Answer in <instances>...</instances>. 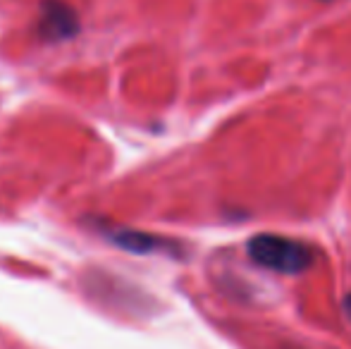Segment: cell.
I'll return each mask as SVG.
<instances>
[{"label": "cell", "mask_w": 351, "mask_h": 349, "mask_svg": "<svg viewBox=\"0 0 351 349\" xmlns=\"http://www.w3.org/2000/svg\"><path fill=\"white\" fill-rule=\"evenodd\" d=\"M246 249L254 263L282 275L306 273L315 263V252L311 244L282 234H256Z\"/></svg>", "instance_id": "cell-1"}, {"label": "cell", "mask_w": 351, "mask_h": 349, "mask_svg": "<svg viewBox=\"0 0 351 349\" xmlns=\"http://www.w3.org/2000/svg\"><path fill=\"white\" fill-rule=\"evenodd\" d=\"M108 239L112 244H117L120 249L132 254H156V252H165V254H177L180 247L170 239H162L158 234H148L139 232V230H127V228H108L106 230Z\"/></svg>", "instance_id": "cell-2"}, {"label": "cell", "mask_w": 351, "mask_h": 349, "mask_svg": "<svg viewBox=\"0 0 351 349\" xmlns=\"http://www.w3.org/2000/svg\"><path fill=\"white\" fill-rule=\"evenodd\" d=\"M38 32H41L43 38L48 41H62V38H70L77 32V19H74V12L70 8H65L62 3H56L53 0L48 5V10L43 12V19L38 24Z\"/></svg>", "instance_id": "cell-3"}, {"label": "cell", "mask_w": 351, "mask_h": 349, "mask_svg": "<svg viewBox=\"0 0 351 349\" xmlns=\"http://www.w3.org/2000/svg\"><path fill=\"white\" fill-rule=\"evenodd\" d=\"M344 311H347V316L351 318V294L347 299H344Z\"/></svg>", "instance_id": "cell-4"}]
</instances>
